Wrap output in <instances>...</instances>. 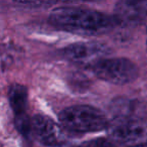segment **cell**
<instances>
[{
    "label": "cell",
    "mask_w": 147,
    "mask_h": 147,
    "mask_svg": "<svg viewBox=\"0 0 147 147\" xmlns=\"http://www.w3.org/2000/svg\"><path fill=\"white\" fill-rule=\"evenodd\" d=\"M8 100L15 116L26 114L27 89L19 84H14L9 88Z\"/></svg>",
    "instance_id": "52a82bcc"
},
{
    "label": "cell",
    "mask_w": 147,
    "mask_h": 147,
    "mask_svg": "<svg viewBox=\"0 0 147 147\" xmlns=\"http://www.w3.org/2000/svg\"><path fill=\"white\" fill-rule=\"evenodd\" d=\"M109 53V47L100 42H78L65 49V55L67 59L91 67L97 61L106 59L105 57Z\"/></svg>",
    "instance_id": "8992f818"
},
{
    "label": "cell",
    "mask_w": 147,
    "mask_h": 147,
    "mask_svg": "<svg viewBox=\"0 0 147 147\" xmlns=\"http://www.w3.org/2000/svg\"><path fill=\"white\" fill-rule=\"evenodd\" d=\"M95 76L105 82L115 85H125L138 77V67L133 61L123 57L103 59L91 67Z\"/></svg>",
    "instance_id": "277c9868"
},
{
    "label": "cell",
    "mask_w": 147,
    "mask_h": 147,
    "mask_svg": "<svg viewBox=\"0 0 147 147\" xmlns=\"http://www.w3.org/2000/svg\"><path fill=\"white\" fill-rule=\"evenodd\" d=\"M53 26L82 34H99L110 29L114 19L101 12L79 7H59L51 13Z\"/></svg>",
    "instance_id": "6da1fadb"
},
{
    "label": "cell",
    "mask_w": 147,
    "mask_h": 147,
    "mask_svg": "<svg viewBox=\"0 0 147 147\" xmlns=\"http://www.w3.org/2000/svg\"><path fill=\"white\" fill-rule=\"evenodd\" d=\"M15 124L19 132L25 137H28L31 134V119L27 116V114L15 116Z\"/></svg>",
    "instance_id": "ba28073f"
},
{
    "label": "cell",
    "mask_w": 147,
    "mask_h": 147,
    "mask_svg": "<svg viewBox=\"0 0 147 147\" xmlns=\"http://www.w3.org/2000/svg\"><path fill=\"white\" fill-rule=\"evenodd\" d=\"M61 125L74 133L98 132L107 129L109 122L102 111L88 105L65 108L59 113Z\"/></svg>",
    "instance_id": "7a4b0ae2"
},
{
    "label": "cell",
    "mask_w": 147,
    "mask_h": 147,
    "mask_svg": "<svg viewBox=\"0 0 147 147\" xmlns=\"http://www.w3.org/2000/svg\"><path fill=\"white\" fill-rule=\"evenodd\" d=\"M31 134L47 146H65L67 138L63 129L53 119L45 115H35L31 118Z\"/></svg>",
    "instance_id": "5b68a950"
},
{
    "label": "cell",
    "mask_w": 147,
    "mask_h": 147,
    "mask_svg": "<svg viewBox=\"0 0 147 147\" xmlns=\"http://www.w3.org/2000/svg\"><path fill=\"white\" fill-rule=\"evenodd\" d=\"M146 42H147V38H146Z\"/></svg>",
    "instance_id": "30bf717a"
},
{
    "label": "cell",
    "mask_w": 147,
    "mask_h": 147,
    "mask_svg": "<svg viewBox=\"0 0 147 147\" xmlns=\"http://www.w3.org/2000/svg\"><path fill=\"white\" fill-rule=\"evenodd\" d=\"M74 147H116L112 140L107 138H96L85 141L81 144Z\"/></svg>",
    "instance_id": "9c48e42d"
},
{
    "label": "cell",
    "mask_w": 147,
    "mask_h": 147,
    "mask_svg": "<svg viewBox=\"0 0 147 147\" xmlns=\"http://www.w3.org/2000/svg\"><path fill=\"white\" fill-rule=\"evenodd\" d=\"M108 133L112 141L125 146L147 144V122L131 116H118L108 124Z\"/></svg>",
    "instance_id": "3957f363"
}]
</instances>
